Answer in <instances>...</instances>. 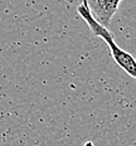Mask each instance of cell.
Returning a JSON list of instances; mask_svg holds the SVG:
<instances>
[{
    "mask_svg": "<svg viewBox=\"0 0 136 146\" xmlns=\"http://www.w3.org/2000/svg\"><path fill=\"white\" fill-rule=\"evenodd\" d=\"M77 11H78V14L81 15V18L87 23V25H88V28L91 29L92 34L95 36L102 38L106 43H107L108 48H110V50H111V56H112V58L115 59V62L127 73L129 76H131L132 78L136 80V59L130 53L121 49L119 45L115 43L113 34L106 28V27L101 25V24L93 18V15L91 14V11L88 10V8H87L86 5L81 4L80 7L77 8Z\"/></svg>",
    "mask_w": 136,
    "mask_h": 146,
    "instance_id": "cell-1",
    "label": "cell"
},
{
    "mask_svg": "<svg viewBox=\"0 0 136 146\" xmlns=\"http://www.w3.org/2000/svg\"><path fill=\"white\" fill-rule=\"evenodd\" d=\"M121 0H86V5L101 25L108 28Z\"/></svg>",
    "mask_w": 136,
    "mask_h": 146,
    "instance_id": "cell-2",
    "label": "cell"
},
{
    "mask_svg": "<svg viewBox=\"0 0 136 146\" xmlns=\"http://www.w3.org/2000/svg\"><path fill=\"white\" fill-rule=\"evenodd\" d=\"M67 1H72V0H67ZM82 4H83V5H86V0H83ZM86 7H87V5H86Z\"/></svg>",
    "mask_w": 136,
    "mask_h": 146,
    "instance_id": "cell-3",
    "label": "cell"
}]
</instances>
